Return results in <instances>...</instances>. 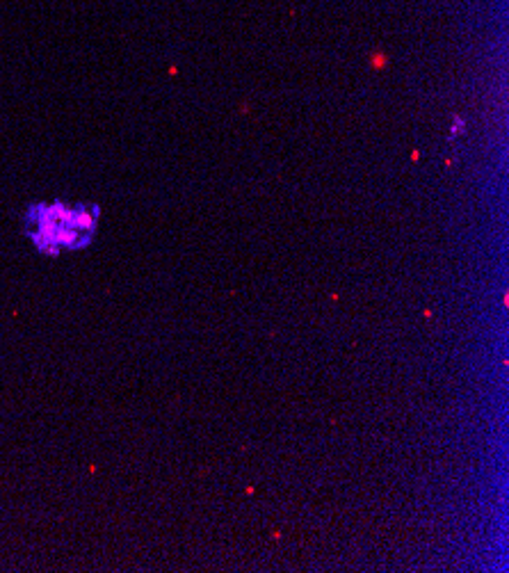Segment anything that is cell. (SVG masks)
<instances>
[{
    "mask_svg": "<svg viewBox=\"0 0 509 573\" xmlns=\"http://www.w3.org/2000/svg\"><path fill=\"white\" fill-rule=\"evenodd\" d=\"M99 228V206L35 204L26 213V235L41 254H62L87 247Z\"/></svg>",
    "mask_w": 509,
    "mask_h": 573,
    "instance_id": "1",
    "label": "cell"
}]
</instances>
